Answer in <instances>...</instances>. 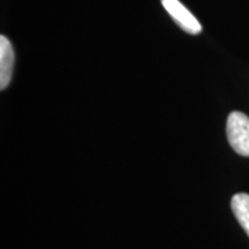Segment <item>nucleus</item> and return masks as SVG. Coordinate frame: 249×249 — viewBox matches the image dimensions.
Masks as SVG:
<instances>
[{"mask_svg":"<svg viewBox=\"0 0 249 249\" xmlns=\"http://www.w3.org/2000/svg\"><path fill=\"white\" fill-rule=\"evenodd\" d=\"M226 133L232 150L249 158V116L238 111L231 112L227 118Z\"/></svg>","mask_w":249,"mask_h":249,"instance_id":"1","label":"nucleus"},{"mask_svg":"<svg viewBox=\"0 0 249 249\" xmlns=\"http://www.w3.org/2000/svg\"><path fill=\"white\" fill-rule=\"evenodd\" d=\"M162 6L169 13L170 17L178 22V27L181 28L183 31H186L187 34L198 35L202 31L199 21L178 0H162Z\"/></svg>","mask_w":249,"mask_h":249,"instance_id":"2","label":"nucleus"},{"mask_svg":"<svg viewBox=\"0 0 249 249\" xmlns=\"http://www.w3.org/2000/svg\"><path fill=\"white\" fill-rule=\"evenodd\" d=\"M14 49L4 35L0 36V89L4 90L11 82L14 70Z\"/></svg>","mask_w":249,"mask_h":249,"instance_id":"3","label":"nucleus"},{"mask_svg":"<svg viewBox=\"0 0 249 249\" xmlns=\"http://www.w3.org/2000/svg\"><path fill=\"white\" fill-rule=\"evenodd\" d=\"M231 211L249 237V194L238 193L231 198Z\"/></svg>","mask_w":249,"mask_h":249,"instance_id":"4","label":"nucleus"}]
</instances>
